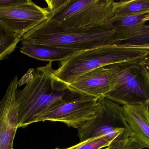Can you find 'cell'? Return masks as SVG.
<instances>
[{"label":"cell","instance_id":"6da1fadb","mask_svg":"<svg viewBox=\"0 0 149 149\" xmlns=\"http://www.w3.org/2000/svg\"><path fill=\"white\" fill-rule=\"evenodd\" d=\"M112 22L83 28L63 27L47 19L24 35L21 40L77 51L119 44Z\"/></svg>","mask_w":149,"mask_h":149},{"label":"cell","instance_id":"7a4b0ae2","mask_svg":"<svg viewBox=\"0 0 149 149\" xmlns=\"http://www.w3.org/2000/svg\"><path fill=\"white\" fill-rule=\"evenodd\" d=\"M52 62L37 68L32 78L21 90H17L18 128L37 122L42 115L64 101L66 86L52 77Z\"/></svg>","mask_w":149,"mask_h":149},{"label":"cell","instance_id":"3957f363","mask_svg":"<svg viewBox=\"0 0 149 149\" xmlns=\"http://www.w3.org/2000/svg\"><path fill=\"white\" fill-rule=\"evenodd\" d=\"M146 50L127 47L123 44L108 45L78 52L53 70V78L63 85L72 83L80 76L101 67L121 62L144 59Z\"/></svg>","mask_w":149,"mask_h":149},{"label":"cell","instance_id":"277c9868","mask_svg":"<svg viewBox=\"0 0 149 149\" xmlns=\"http://www.w3.org/2000/svg\"><path fill=\"white\" fill-rule=\"evenodd\" d=\"M48 19L67 28L100 25L114 20L113 0H46Z\"/></svg>","mask_w":149,"mask_h":149},{"label":"cell","instance_id":"5b68a950","mask_svg":"<svg viewBox=\"0 0 149 149\" xmlns=\"http://www.w3.org/2000/svg\"><path fill=\"white\" fill-rule=\"evenodd\" d=\"M143 59L107 66L116 82L105 97L123 106L149 104V74L142 63Z\"/></svg>","mask_w":149,"mask_h":149},{"label":"cell","instance_id":"8992f818","mask_svg":"<svg viewBox=\"0 0 149 149\" xmlns=\"http://www.w3.org/2000/svg\"><path fill=\"white\" fill-rule=\"evenodd\" d=\"M97 101L99 108L97 115L78 130L80 141L103 137L110 145L133 136L122 106L106 97L100 98Z\"/></svg>","mask_w":149,"mask_h":149},{"label":"cell","instance_id":"52a82bcc","mask_svg":"<svg viewBox=\"0 0 149 149\" xmlns=\"http://www.w3.org/2000/svg\"><path fill=\"white\" fill-rule=\"evenodd\" d=\"M97 101L93 97L79 95L69 97L41 116L37 122H58L79 130L97 115Z\"/></svg>","mask_w":149,"mask_h":149},{"label":"cell","instance_id":"ba28073f","mask_svg":"<svg viewBox=\"0 0 149 149\" xmlns=\"http://www.w3.org/2000/svg\"><path fill=\"white\" fill-rule=\"evenodd\" d=\"M46 8L31 0L0 8V25L21 38L24 35L49 18Z\"/></svg>","mask_w":149,"mask_h":149},{"label":"cell","instance_id":"9c48e42d","mask_svg":"<svg viewBox=\"0 0 149 149\" xmlns=\"http://www.w3.org/2000/svg\"><path fill=\"white\" fill-rule=\"evenodd\" d=\"M116 82L115 76L106 66L88 72L65 85L72 93L98 99L105 97L114 88Z\"/></svg>","mask_w":149,"mask_h":149},{"label":"cell","instance_id":"30bf717a","mask_svg":"<svg viewBox=\"0 0 149 149\" xmlns=\"http://www.w3.org/2000/svg\"><path fill=\"white\" fill-rule=\"evenodd\" d=\"M18 82V78L15 76L0 101V149H13L14 139L18 128V105L15 99Z\"/></svg>","mask_w":149,"mask_h":149},{"label":"cell","instance_id":"8fae6325","mask_svg":"<svg viewBox=\"0 0 149 149\" xmlns=\"http://www.w3.org/2000/svg\"><path fill=\"white\" fill-rule=\"evenodd\" d=\"M122 107L133 137L144 148H149V104Z\"/></svg>","mask_w":149,"mask_h":149},{"label":"cell","instance_id":"7c38bea8","mask_svg":"<svg viewBox=\"0 0 149 149\" xmlns=\"http://www.w3.org/2000/svg\"><path fill=\"white\" fill-rule=\"evenodd\" d=\"M20 52L24 55L42 61H64L78 52L51 45L36 44L21 40Z\"/></svg>","mask_w":149,"mask_h":149},{"label":"cell","instance_id":"4fadbf2b","mask_svg":"<svg viewBox=\"0 0 149 149\" xmlns=\"http://www.w3.org/2000/svg\"><path fill=\"white\" fill-rule=\"evenodd\" d=\"M114 16L149 14V0H131L114 2Z\"/></svg>","mask_w":149,"mask_h":149},{"label":"cell","instance_id":"5bb4252c","mask_svg":"<svg viewBox=\"0 0 149 149\" xmlns=\"http://www.w3.org/2000/svg\"><path fill=\"white\" fill-rule=\"evenodd\" d=\"M147 15L114 16L113 24L115 27V35L119 43L134 27L140 24L146 22L143 19Z\"/></svg>","mask_w":149,"mask_h":149},{"label":"cell","instance_id":"9a60e30c","mask_svg":"<svg viewBox=\"0 0 149 149\" xmlns=\"http://www.w3.org/2000/svg\"><path fill=\"white\" fill-rule=\"evenodd\" d=\"M123 41V45L131 48L149 45V24L144 23L138 24L125 36Z\"/></svg>","mask_w":149,"mask_h":149},{"label":"cell","instance_id":"2e32d148","mask_svg":"<svg viewBox=\"0 0 149 149\" xmlns=\"http://www.w3.org/2000/svg\"><path fill=\"white\" fill-rule=\"evenodd\" d=\"M21 39L0 25V61L15 50Z\"/></svg>","mask_w":149,"mask_h":149},{"label":"cell","instance_id":"e0dca14e","mask_svg":"<svg viewBox=\"0 0 149 149\" xmlns=\"http://www.w3.org/2000/svg\"><path fill=\"white\" fill-rule=\"evenodd\" d=\"M110 144L103 137H99L80 142L79 143L68 148L55 149H102L108 147Z\"/></svg>","mask_w":149,"mask_h":149},{"label":"cell","instance_id":"ac0fdd59","mask_svg":"<svg viewBox=\"0 0 149 149\" xmlns=\"http://www.w3.org/2000/svg\"><path fill=\"white\" fill-rule=\"evenodd\" d=\"M35 69H31L27 72V73L22 77L18 82V87L21 86L24 84L27 85L32 78L34 74Z\"/></svg>","mask_w":149,"mask_h":149},{"label":"cell","instance_id":"d6986e66","mask_svg":"<svg viewBox=\"0 0 149 149\" xmlns=\"http://www.w3.org/2000/svg\"><path fill=\"white\" fill-rule=\"evenodd\" d=\"M21 0H0V8H5L19 3Z\"/></svg>","mask_w":149,"mask_h":149},{"label":"cell","instance_id":"ffe728a7","mask_svg":"<svg viewBox=\"0 0 149 149\" xmlns=\"http://www.w3.org/2000/svg\"><path fill=\"white\" fill-rule=\"evenodd\" d=\"M142 63L147 69L149 74V54L143 60Z\"/></svg>","mask_w":149,"mask_h":149},{"label":"cell","instance_id":"44dd1931","mask_svg":"<svg viewBox=\"0 0 149 149\" xmlns=\"http://www.w3.org/2000/svg\"><path fill=\"white\" fill-rule=\"evenodd\" d=\"M138 48V49H143V50H146L148 51V52L149 53V45L140 46V47H137V48Z\"/></svg>","mask_w":149,"mask_h":149},{"label":"cell","instance_id":"7402d4cb","mask_svg":"<svg viewBox=\"0 0 149 149\" xmlns=\"http://www.w3.org/2000/svg\"><path fill=\"white\" fill-rule=\"evenodd\" d=\"M143 21L145 22H147V21H149V14H147L146 15V16L144 17V19H143Z\"/></svg>","mask_w":149,"mask_h":149},{"label":"cell","instance_id":"603a6c76","mask_svg":"<svg viewBox=\"0 0 149 149\" xmlns=\"http://www.w3.org/2000/svg\"><path fill=\"white\" fill-rule=\"evenodd\" d=\"M102 149H109V148H108V147H107V148H104Z\"/></svg>","mask_w":149,"mask_h":149}]
</instances>
